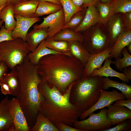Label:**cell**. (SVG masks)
I'll return each instance as SVG.
<instances>
[{
	"instance_id": "6da1fadb",
	"label": "cell",
	"mask_w": 131,
	"mask_h": 131,
	"mask_svg": "<svg viewBox=\"0 0 131 131\" xmlns=\"http://www.w3.org/2000/svg\"><path fill=\"white\" fill-rule=\"evenodd\" d=\"M37 65L41 81L55 85L62 94L71 83L83 77L85 66L72 56L62 54L45 56Z\"/></svg>"
},
{
	"instance_id": "7a4b0ae2",
	"label": "cell",
	"mask_w": 131,
	"mask_h": 131,
	"mask_svg": "<svg viewBox=\"0 0 131 131\" xmlns=\"http://www.w3.org/2000/svg\"><path fill=\"white\" fill-rule=\"evenodd\" d=\"M16 67L20 86L16 98L31 129L35 123L41 103L45 99L38 88L41 79L38 72L37 65L32 64L27 56Z\"/></svg>"
},
{
	"instance_id": "3957f363",
	"label": "cell",
	"mask_w": 131,
	"mask_h": 131,
	"mask_svg": "<svg viewBox=\"0 0 131 131\" xmlns=\"http://www.w3.org/2000/svg\"><path fill=\"white\" fill-rule=\"evenodd\" d=\"M75 82L71 83L63 94L55 85L50 86L46 81H41L38 85L39 90L45 98L41 103L39 111L54 124L61 122L71 126L80 116L81 113L70 100Z\"/></svg>"
},
{
	"instance_id": "277c9868",
	"label": "cell",
	"mask_w": 131,
	"mask_h": 131,
	"mask_svg": "<svg viewBox=\"0 0 131 131\" xmlns=\"http://www.w3.org/2000/svg\"><path fill=\"white\" fill-rule=\"evenodd\" d=\"M102 77H83L73 86L70 100L81 113L90 108L98 100L103 89Z\"/></svg>"
},
{
	"instance_id": "5b68a950",
	"label": "cell",
	"mask_w": 131,
	"mask_h": 131,
	"mask_svg": "<svg viewBox=\"0 0 131 131\" xmlns=\"http://www.w3.org/2000/svg\"><path fill=\"white\" fill-rule=\"evenodd\" d=\"M30 51L20 38L0 43V60L12 70L22 63Z\"/></svg>"
},
{
	"instance_id": "8992f818",
	"label": "cell",
	"mask_w": 131,
	"mask_h": 131,
	"mask_svg": "<svg viewBox=\"0 0 131 131\" xmlns=\"http://www.w3.org/2000/svg\"><path fill=\"white\" fill-rule=\"evenodd\" d=\"M84 31L83 43L90 54L101 52L112 47L109 33L105 32L99 29L92 32Z\"/></svg>"
},
{
	"instance_id": "52a82bcc",
	"label": "cell",
	"mask_w": 131,
	"mask_h": 131,
	"mask_svg": "<svg viewBox=\"0 0 131 131\" xmlns=\"http://www.w3.org/2000/svg\"><path fill=\"white\" fill-rule=\"evenodd\" d=\"M106 110L104 107L98 113H92L88 118L76 121L73 126L82 131H104L110 128L112 125L107 116Z\"/></svg>"
},
{
	"instance_id": "ba28073f",
	"label": "cell",
	"mask_w": 131,
	"mask_h": 131,
	"mask_svg": "<svg viewBox=\"0 0 131 131\" xmlns=\"http://www.w3.org/2000/svg\"><path fill=\"white\" fill-rule=\"evenodd\" d=\"M43 18L41 23L34 25L33 28L37 29L47 28L48 36L45 40L52 38L62 30L65 24V16L63 8Z\"/></svg>"
},
{
	"instance_id": "9c48e42d",
	"label": "cell",
	"mask_w": 131,
	"mask_h": 131,
	"mask_svg": "<svg viewBox=\"0 0 131 131\" xmlns=\"http://www.w3.org/2000/svg\"><path fill=\"white\" fill-rule=\"evenodd\" d=\"M125 98V96L117 90H113L109 91L102 89L97 102L90 108L81 113L80 118L82 120L85 119L90 114L96 110L107 107L116 100H124Z\"/></svg>"
},
{
	"instance_id": "30bf717a",
	"label": "cell",
	"mask_w": 131,
	"mask_h": 131,
	"mask_svg": "<svg viewBox=\"0 0 131 131\" xmlns=\"http://www.w3.org/2000/svg\"><path fill=\"white\" fill-rule=\"evenodd\" d=\"M9 109L13 118L15 131H30L31 128L16 98H14L10 99Z\"/></svg>"
},
{
	"instance_id": "8fae6325",
	"label": "cell",
	"mask_w": 131,
	"mask_h": 131,
	"mask_svg": "<svg viewBox=\"0 0 131 131\" xmlns=\"http://www.w3.org/2000/svg\"><path fill=\"white\" fill-rule=\"evenodd\" d=\"M16 21V26L12 32L14 39L20 38L25 41L26 35L31 26L36 22L41 21L39 17L27 18L21 17L14 14Z\"/></svg>"
},
{
	"instance_id": "7c38bea8",
	"label": "cell",
	"mask_w": 131,
	"mask_h": 131,
	"mask_svg": "<svg viewBox=\"0 0 131 131\" xmlns=\"http://www.w3.org/2000/svg\"><path fill=\"white\" fill-rule=\"evenodd\" d=\"M112 49V47L101 52L94 54H90L84 66L83 77L90 76L94 71L100 68L105 60L109 57Z\"/></svg>"
},
{
	"instance_id": "4fadbf2b",
	"label": "cell",
	"mask_w": 131,
	"mask_h": 131,
	"mask_svg": "<svg viewBox=\"0 0 131 131\" xmlns=\"http://www.w3.org/2000/svg\"><path fill=\"white\" fill-rule=\"evenodd\" d=\"M107 107L106 115L112 125L131 119V110L127 107L112 104Z\"/></svg>"
},
{
	"instance_id": "5bb4252c",
	"label": "cell",
	"mask_w": 131,
	"mask_h": 131,
	"mask_svg": "<svg viewBox=\"0 0 131 131\" xmlns=\"http://www.w3.org/2000/svg\"><path fill=\"white\" fill-rule=\"evenodd\" d=\"M39 1L27 0L20 1L14 5V14L27 18L34 17Z\"/></svg>"
},
{
	"instance_id": "9a60e30c",
	"label": "cell",
	"mask_w": 131,
	"mask_h": 131,
	"mask_svg": "<svg viewBox=\"0 0 131 131\" xmlns=\"http://www.w3.org/2000/svg\"><path fill=\"white\" fill-rule=\"evenodd\" d=\"M99 22L98 11L95 6L86 8L85 14L81 24L74 30L76 32H83Z\"/></svg>"
},
{
	"instance_id": "2e32d148",
	"label": "cell",
	"mask_w": 131,
	"mask_h": 131,
	"mask_svg": "<svg viewBox=\"0 0 131 131\" xmlns=\"http://www.w3.org/2000/svg\"><path fill=\"white\" fill-rule=\"evenodd\" d=\"M113 63L112 59L109 57L107 58L105 60L103 66L99 69L94 71L90 76L116 77L126 83H128L129 80L123 73L117 72L112 68L110 65Z\"/></svg>"
},
{
	"instance_id": "e0dca14e",
	"label": "cell",
	"mask_w": 131,
	"mask_h": 131,
	"mask_svg": "<svg viewBox=\"0 0 131 131\" xmlns=\"http://www.w3.org/2000/svg\"><path fill=\"white\" fill-rule=\"evenodd\" d=\"M48 36L47 28L33 29L26 36L25 42L30 52H33Z\"/></svg>"
},
{
	"instance_id": "ac0fdd59",
	"label": "cell",
	"mask_w": 131,
	"mask_h": 131,
	"mask_svg": "<svg viewBox=\"0 0 131 131\" xmlns=\"http://www.w3.org/2000/svg\"><path fill=\"white\" fill-rule=\"evenodd\" d=\"M8 96L0 102V131H7L13 124L9 109L10 99Z\"/></svg>"
},
{
	"instance_id": "d6986e66",
	"label": "cell",
	"mask_w": 131,
	"mask_h": 131,
	"mask_svg": "<svg viewBox=\"0 0 131 131\" xmlns=\"http://www.w3.org/2000/svg\"><path fill=\"white\" fill-rule=\"evenodd\" d=\"M131 42V31L124 30L118 36L114 44L110 54L111 59L116 57H122V49Z\"/></svg>"
},
{
	"instance_id": "ffe728a7",
	"label": "cell",
	"mask_w": 131,
	"mask_h": 131,
	"mask_svg": "<svg viewBox=\"0 0 131 131\" xmlns=\"http://www.w3.org/2000/svg\"><path fill=\"white\" fill-rule=\"evenodd\" d=\"M107 23L108 33L112 46L119 35L124 31L121 13H117L113 15Z\"/></svg>"
},
{
	"instance_id": "44dd1931",
	"label": "cell",
	"mask_w": 131,
	"mask_h": 131,
	"mask_svg": "<svg viewBox=\"0 0 131 131\" xmlns=\"http://www.w3.org/2000/svg\"><path fill=\"white\" fill-rule=\"evenodd\" d=\"M68 41L70 52L72 56L85 66L90 54L86 49L83 42L75 41Z\"/></svg>"
},
{
	"instance_id": "7402d4cb",
	"label": "cell",
	"mask_w": 131,
	"mask_h": 131,
	"mask_svg": "<svg viewBox=\"0 0 131 131\" xmlns=\"http://www.w3.org/2000/svg\"><path fill=\"white\" fill-rule=\"evenodd\" d=\"M45 40L39 44L33 51L30 52L27 55L29 61L34 65H37L40 60L45 56L50 54H63L47 47L45 44Z\"/></svg>"
},
{
	"instance_id": "603a6c76",
	"label": "cell",
	"mask_w": 131,
	"mask_h": 131,
	"mask_svg": "<svg viewBox=\"0 0 131 131\" xmlns=\"http://www.w3.org/2000/svg\"><path fill=\"white\" fill-rule=\"evenodd\" d=\"M13 6L12 4L7 3L0 12V20L4 22L5 27L8 30H13L16 25Z\"/></svg>"
},
{
	"instance_id": "cb8c5ba5",
	"label": "cell",
	"mask_w": 131,
	"mask_h": 131,
	"mask_svg": "<svg viewBox=\"0 0 131 131\" xmlns=\"http://www.w3.org/2000/svg\"><path fill=\"white\" fill-rule=\"evenodd\" d=\"M103 89L105 90L109 87L114 88L121 91L126 99H131V86L125 82H120L112 80L108 77H102Z\"/></svg>"
},
{
	"instance_id": "d4e9b609",
	"label": "cell",
	"mask_w": 131,
	"mask_h": 131,
	"mask_svg": "<svg viewBox=\"0 0 131 131\" xmlns=\"http://www.w3.org/2000/svg\"><path fill=\"white\" fill-rule=\"evenodd\" d=\"M31 131H59L55 125L41 112H39Z\"/></svg>"
},
{
	"instance_id": "484cf974",
	"label": "cell",
	"mask_w": 131,
	"mask_h": 131,
	"mask_svg": "<svg viewBox=\"0 0 131 131\" xmlns=\"http://www.w3.org/2000/svg\"><path fill=\"white\" fill-rule=\"evenodd\" d=\"M57 40L67 41H75L83 42L84 38L80 32H76L69 28L63 29L51 39Z\"/></svg>"
},
{
	"instance_id": "4316f807",
	"label": "cell",
	"mask_w": 131,
	"mask_h": 131,
	"mask_svg": "<svg viewBox=\"0 0 131 131\" xmlns=\"http://www.w3.org/2000/svg\"><path fill=\"white\" fill-rule=\"evenodd\" d=\"M62 8V6L52 2L39 1L34 17L51 14L57 12Z\"/></svg>"
},
{
	"instance_id": "83f0119b",
	"label": "cell",
	"mask_w": 131,
	"mask_h": 131,
	"mask_svg": "<svg viewBox=\"0 0 131 131\" xmlns=\"http://www.w3.org/2000/svg\"><path fill=\"white\" fill-rule=\"evenodd\" d=\"M2 79L9 86L12 95L17 98L19 95L20 86L16 67L11 70L10 73L4 74Z\"/></svg>"
},
{
	"instance_id": "f1b7e54d",
	"label": "cell",
	"mask_w": 131,
	"mask_h": 131,
	"mask_svg": "<svg viewBox=\"0 0 131 131\" xmlns=\"http://www.w3.org/2000/svg\"><path fill=\"white\" fill-rule=\"evenodd\" d=\"M45 43L46 46L49 49L63 54L72 56L70 52L67 41L49 39L45 40Z\"/></svg>"
},
{
	"instance_id": "f546056e",
	"label": "cell",
	"mask_w": 131,
	"mask_h": 131,
	"mask_svg": "<svg viewBox=\"0 0 131 131\" xmlns=\"http://www.w3.org/2000/svg\"><path fill=\"white\" fill-rule=\"evenodd\" d=\"M99 15V22L104 25L108 23L114 15L110 5V3H104L99 1L96 6Z\"/></svg>"
},
{
	"instance_id": "4dcf8cb0",
	"label": "cell",
	"mask_w": 131,
	"mask_h": 131,
	"mask_svg": "<svg viewBox=\"0 0 131 131\" xmlns=\"http://www.w3.org/2000/svg\"><path fill=\"white\" fill-rule=\"evenodd\" d=\"M59 0L61 4L64 12L65 24L68 22L71 17L75 13L83 9L76 6L71 0Z\"/></svg>"
},
{
	"instance_id": "1f68e13d",
	"label": "cell",
	"mask_w": 131,
	"mask_h": 131,
	"mask_svg": "<svg viewBox=\"0 0 131 131\" xmlns=\"http://www.w3.org/2000/svg\"><path fill=\"white\" fill-rule=\"evenodd\" d=\"M110 5L113 15L131 11V0H113Z\"/></svg>"
},
{
	"instance_id": "d6a6232c",
	"label": "cell",
	"mask_w": 131,
	"mask_h": 131,
	"mask_svg": "<svg viewBox=\"0 0 131 131\" xmlns=\"http://www.w3.org/2000/svg\"><path fill=\"white\" fill-rule=\"evenodd\" d=\"M121 53L123 57L122 58L118 57L114 58V60L113 63L116 69L121 71L124 68L131 66V55L126 47L122 49Z\"/></svg>"
},
{
	"instance_id": "836d02e7",
	"label": "cell",
	"mask_w": 131,
	"mask_h": 131,
	"mask_svg": "<svg viewBox=\"0 0 131 131\" xmlns=\"http://www.w3.org/2000/svg\"><path fill=\"white\" fill-rule=\"evenodd\" d=\"M86 8L83 9L75 13L68 22L63 26L62 29L69 28L74 30L81 24L85 16Z\"/></svg>"
},
{
	"instance_id": "e575fe53",
	"label": "cell",
	"mask_w": 131,
	"mask_h": 131,
	"mask_svg": "<svg viewBox=\"0 0 131 131\" xmlns=\"http://www.w3.org/2000/svg\"><path fill=\"white\" fill-rule=\"evenodd\" d=\"M116 126L104 131H130L131 130V119L124 120L117 124Z\"/></svg>"
},
{
	"instance_id": "d590c367",
	"label": "cell",
	"mask_w": 131,
	"mask_h": 131,
	"mask_svg": "<svg viewBox=\"0 0 131 131\" xmlns=\"http://www.w3.org/2000/svg\"><path fill=\"white\" fill-rule=\"evenodd\" d=\"M121 14L124 30L131 31V11Z\"/></svg>"
},
{
	"instance_id": "8d00e7d4",
	"label": "cell",
	"mask_w": 131,
	"mask_h": 131,
	"mask_svg": "<svg viewBox=\"0 0 131 131\" xmlns=\"http://www.w3.org/2000/svg\"><path fill=\"white\" fill-rule=\"evenodd\" d=\"M0 30V43L4 41L14 40L12 36L13 30H7L4 25H2Z\"/></svg>"
},
{
	"instance_id": "74e56055",
	"label": "cell",
	"mask_w": 131,
	"mask_h": 131,
	"mask_svg": "<svg viewBox=\"0 0 131 131\" xmlns=\"http://www.w3.org/2000/svg\"><path fill=\"white\" fill-rule=\"evenodd\" d=\"M54 125L59 131H82L61 122L57 123Z\"/></svg>"
},
{
	"instance_id": "f35d334b",
	"label": "cell",
	"mask_w": 131,
	"mask_h": 131,
	"mask_svg": "<svg viewBox=\"0 0 131 131\" xmlns=\"http://www.w3.org/2000/svg\"><path fill=\"white\" fill-rule=\"evenodd\" d=\"M0 90L3 94L5 95H12V92L9 86L7 83L2 79L0 82Z\"/></svg>"
},
{
	"instance_id": "ab89813d",
	"label": "cell",
	"mask_w": 131,
	"mask_h": 131,
	"mask_svg": "<svg viewBox=\"0 0 131 131\" xmlns=\"http://www.w3.org/2000/svg\"><path fill=\"white\" fill-rule=\"evenodd\" d=\"M115 102L113 105L124 106L131 110V99L118 100Z\"/></svg>"
},
{
	"instance_id": "60d3db41",
	"label": "cell",
	"mask_w": 131,
	"mask_h": 131,
	"mask_svg": "<svg viewBox=\"0 0 131 131\" xmlns=\"http://www.w3.org/2000/svg\"><path fill=\"white\" fill-rule=\"evenodd\" d=\"M100 0H85L84 3L81 7L82 8H86L91 6H96Z\"/></svg>"
},
{
	"instance_id": "b9f144b4",
	"label": "cell",
	"mask_w": 131,
	"mask_h": 131,
	"mask_svg": "<svg viewBox=\"0 0 131 131\" xmlns=\"http://www.w3.org/2000/svg\"><path fill=\"white\" fill-rule=\"evenodd\" d=\"M8 67L4 63L0 64V82L3 79L4 74L7 73Z\"/></svg>"
},
{
	"instance_id": "7bdbcfd3",
	"label": "cell",
	"mask_w": 131,
	"mask_h": 131,
	"mask_svg": "<svg viewBox=\"0 0 131 131\" xmlns=\"http://www.w3.org/2000/svg\"><path fill=\"white\" fill-rule=\"evenodd\" d=\"M123 73L129 80H131V67L129 66L124 68Z\"/></svg>"
},
{
	"instance_id": "ee69618b",
	"label": "cell",
	"mask_w": 131,
	"mask_h": 131,
	"mask_svg": "<svg viewBox=\"0 0 131 131\" xmlns=\"http://www.w3.org/2000/svg\"><path fill=\"white\" fill-rule=\"evenodd\" d=\"M76 6L81 7L84 3L85 0H71Z\"/></svg>"
},
{
	"instance_id": "f6af8a7d",
	"label": "cell",
	"mask_w": 131,
	"mask_h": 131,
	"mask_svg": "<svg viewBox=\"0 0 131 131\" xmlns=\"http://www.w3.org/2000/svg\"><path fill=\"white\" fill-rule=\"evenodd\" d=\"M38 1H43L53 3L56 4L61 5V4L59 0H36Z\"/></svg>"
},
{
	"instance_id": "bcb514c9",
	"label": "cell",
	"mask_w": 131,
	"mask_h": 131,
	"mask_svg": "<svg viewBox=\"0 0 131 131\" xmlns=\"http://www.w3.org/2000/svg\"><path fill=\"white\" fill-rule=\"evenodd\" d=\"M23 0H7V3H11L14 5Z\"/></svg>"
},
{
	"instance_id": "7dc6e473",
	"label": "cell",
	"mask_w": 131,
	"mask_h": 131,
	"mask_svg": "<svg viewBox=\"0 0 131 131\" xmlns=\"http://www.w3.org/2000/svg\"><path fill=\"white\" fill-rule=\"evenodd\" d=\"M7 0H0V8L6 5L7 3Z\"/></svg>"
},
{
	"instance_id": "c3c4849f",
	"label": "cell",
	"mask_w": 131,
	"mask_h": 131,
	"mask_svg": "<svg viewBox=\"0 0 131 131\" xmlns=\"http://www.w3.org/2000/svg\"><path fill=\"white\" fill-rule=\"evenodd\" d=\"M126 46V48L129 53L131 54V42L130 43Z\"/></svg>"
},
{
	"instance_id": "681fc988",
	"label": "cell",
	"mask_w": 131,
	"mask_h": 131,
	"mask_svg": "<svg viewBox=\"0 0 131 131\" xmlns=\"http://www.w3.org/2000/svg\"><path fill=\"white\" fill-rule=\"evenodd\" d=\"M113 0H101V2L104 3H110Z\"/></svg>"
},
{
	"instance_id": "f907efd6",
	"label": "cell",
	"mask_w": 131,
	"mask_h": 131,
	"mask_svg": "<svg viewBox=\"0 0 131 131\" xmlns=\"http://www.w3.org/2000/svg\"><path fill=\"white\" fill-rule=\"evenodd\" d=\"M8 131H15V126L13 124L11 126Z\"/></svg>"
},
{
	"instance_id": "816d5d0a",
	"label": "cell",
	"mask_w": 131,
	"mask_h": 131,
	"mask_svg": "<svg viewBox=\"0 0 131 131\" xmlns=\"http://www.w3.org/2000/svg\"><path fill=\"white\" fill-rule=\"evenodd\" d=\"M4 23V22L2 20H0V28L2 25Z\"/></svg>"
},
{
	"instance_id": "f5cc1de1",
	"label": "cell",
	"mask_w": 131,
	"mask_h": 131,
	"mask_svg": "<svg viewBox=\"0 0 131 131\" xmlns=\"http://www.w3.org/2000/svg\"><path fill=\"white\" fill-rule=\"evenodd\" d=\"M7 4L6 5H5L3 6V7H1V8H0V12L1 11V10L6 6V5H7Z\"/></svg>"
},
{
	"instance_id": "db71d44e",
	"label": "cell",
	"mask_w": 131,
	"mask_h": 131,
	"mask_svg": "<svg viewBox=\"0 0 131 131\" xmlns=\"http://www.w3.org/2000/svg\"><path fill=\"white\" fill-rule=\"evenodd\" d=\"M1 62L0 61V63H1Z\"/></svg>"
}]
</instances>
